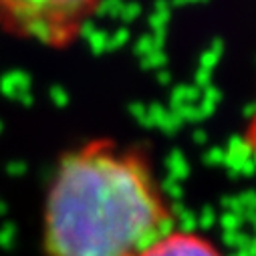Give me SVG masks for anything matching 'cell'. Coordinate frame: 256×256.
<instances>
[{"label": "cell", "instance_id": "1", "mask_svg": "<svg viewBox=\"0 0 256 256\" xmlns=\"http://www.w3.org/2000/svg\"><path fill=\"white\" fill-rule=\"evenodd\" d=\"M170 230L172 204L138 148L99 138L58 160L42 216L46 256H142Z\"/></svg>", "mask_w": 256, "mask_h": 256}, {"label": "cell", "instance_id": "2", "mask_svg": "<svg viewBox=\"0 0 256 256\" xmlns=\"http://www.w3.org/2000/svg\"><path fill=\"white\" fill-rule=\"evenodd\" d=\"M103 0H0V34L46 48H69Z\"/></svg>", "mask_w": 256, "mask_h": 256}, {"label": "cell", "instance_id": "3", "mask_svg": "<svg viewBox=\"0 0 256 256\" xmlns=\"http://www.w3.org/2000/svg\"><path fill=\"white\" fill-rule=\"evenodd\" d=\"M142 256H224L206 236L190 230H170L156 240Z\"/></svg>", "mask_w": 256, "mask_h": 256}]
</instances>
